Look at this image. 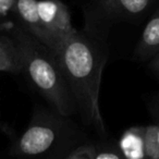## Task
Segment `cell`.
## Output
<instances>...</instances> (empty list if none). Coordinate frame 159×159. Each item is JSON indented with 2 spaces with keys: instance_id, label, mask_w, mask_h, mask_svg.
<instances>
[{
  "instance_id": "6da1fadb",
  "label": "cell",
  "mask_w": 159,
  "mask_h": 159,
  "mask_svg": "<svg viewBox=\"0 0 159 159\" xmlns=\"http://www.w3.org/2000/svg\"><path fill=\"white\" fill-rule=\"evenodd\" d=\"M107 55L105 42L91 31L77 32L57 53L77 115L100 135H106L99 94Z\"/></svg>"
},
{
  "instance_id": "7a4b0ae2",
  "label": "cell",
  "mask_w": 159,
  "mask_h": 159,
  "mask_svg": "<svg viewBox=\"0 0 159 159\" xmlns=\"http://www.w3.org/2000/svg\"><path fill=\"white\" fill-rule=\"evenodd\" d=\"M87 142L85 131L71 118L52 109L38 108L14 143L12 155L21 159H66Z\"/></svg>"
},
{
  "instance_id": "3957f363",
  "label": "cell",
  "mask_w": 159,
  "mask_h": 159,
  "mask_svg": "<svg viewBox=\"0 0 159 159\" xmlns=\"http://www.w3.org/2000/svg\"><path fill=\"white\" fill-rule=\"evenodd\" d=\"M13 39L21 53L23 72L26 73L51 109L64 117L71 118L77 115L74 99L57 55L23 29L16 32Z\"/></svg>"
},
{
  "instance_id": "277c9868",
  "label": "cell",
  "mask_w": 159,
  "mask_h": 159,
  "mask_svg": "<svg viewBox=\"0 0 159 159\" xmlns=\"http://www.w3.org/2000/svg\"><path fill=\"white\" fill-rule=\"evenodd\" d=\"M42 24L49 39V49L57 55L63 44L77 33L69 7L61 0H37Z\"/></svg>"
},
{
  "instance_id": "5b68a950",
  "label": "cell",
  "mask_w": 159,
  "mask_h": 159,
  "mask_svg": "<svg viewBox=\"0 0 159 159\" xmlns=\"http://www.w3.org/2000/svg\"><path fill=\"white\" fill-rule=\"evenodd\" d=\"M22 29L49 49V39L42 24L37 9V0H16L14 12Z\"/></svg>"
},
{
  "instance_id": "8992f818",
  "label": "cell",
  "mask_w": 159,
  "mask_h": 159,
  "mask_svg": "<svg viewBox=\"0 0 159 159\" xmlns=\"http://www.w3.org/2000/svg\"><path fill=\"white\" fill-rule=\"evenodd\" d=\"M155 0H97L98 8L112 18H139L148 11Z\"/></svg>"
},
{
  "instance_id": "52a82bcc",
  "label": "cell",
  "mask_w": 159,
  "mask_h": 159,
  "mask_svg": "<svg viewBox=\"0 0 159 159\" xmlns=\"http://www.w3.org/2000/svg\"><path fill=\"white\" fill-rule=\"evenodd\" d=\"M159 53V8L150 16L144 27L142 35L134 49V55L139 59L152 60Z\"/></svg>"
},
{
  "instance_id": "ba28073f",
  "label": "cell",
  "mask_w": 159,
  "mask_h": 159,
  "mask_svg": "<svg viewBox=\"0 0 159 159\" xmlns=\"http://www.w3.org/2000/svg\"><path fill=\"white\" fill-rule=\"evenodd\" d=\"M0 72H23L22 59L16 40L7 36H0Z\"/></svg>"
},
{
  "instance_id": "9c48e42d",
  "label": "cell",
  "mask_w": 159,
  "mask_h": 159,
  "mask_svg": "<svg viewBox=\"0 0 159 159\" xmlns=\"http://www.w3.org/2000/svg\"><path fill=\"white\" fill-rule=\"evenodd\" d=\"M146 152L149 159H159V124L146 125Z\"/></svg>"
},
{
  "instance_id": "30bf717a",
  "label": "cell",
  "mask_w": 159,
  "mask_h": 159,
  "mask_svg": "<svg viewBox=\"0 0 159 159\" xmlns=\"http://www.w3.org/2000/svg\"><path fill=\"white\" fill-rule=\"evenodd\" d=\"M94 152H95V144L87 142L71 152L66 159H94Z\"/></svg>"
},
{
  "instance_id": "8fae6325",
  "label": "cell",
  "mask_w": 159,
  "mask_h": 159,
  "mask_svg": "<svg viewBox=\"0 0 159 159\" xmlns=\"http://www.w3.org/2000/svg\"><path fill=\"white\" fill-rule=\"evenodd\" d=\"M94 159H123L117 146H99L95 144V152Z\"/></svg>"
},
{
  "instance_id": "7c38bea8",
  "label": "cell",
  "mask_w": 159,
  "mask_h": 159,
  "mask_svg": "<svg viewBox=\"0 0 159 159\" xmlns=\"http://www.w3.org/2000/svg\"><path fill=\"white\" fill-rule=\"evenodd\" d=\"M148 110H149V113L152 119H154L155 123L159 124V94L155 95L149 100V102H148Z\"/></svg>"
},
{
  "instance_id": "4fadbf2b",
  "label": "cell",
  "mask_w": 159,
  "mask_h": 159,
  "mask_svg": "<svg viewBox=\"0 0 159 159\" xmlns=\"http://www.w3.org/2000/svg\"><path fill=\"white\" fill-rule=\"evenodd\" d=\"M16 0H0V19L13 13Z\"/></svg>"
},
{
  "instance_id": "5bb4252c",
  "label": "cell",
  "mask_w": 159,
  "mask_h": 159,
  "mask_svg": "<svg viewBox=\"0 0 159 159\" xmlns=\"http://www.w3.org/2000/svg\"><path fill=\"white\" fill-rule=\"evenodd\" d=\"M156 66H159V53L157 56H155L152 60H149V68L154 69Z\"/></svg>"
},
{
  "instance_id": "9a60e30c",
  "label": "cell",
  "mask_w": 159,
  "mask_h": 159,
  "mask_svg": "<svg viewBox=\"0 0 159 159\" xmlns=\"http://www.w3.org/2000/svg\"><path fill=\"white\" fill-rule=\"evenodd\" d=\"M152 71H154L155 73H157V74L159 75V66H156V68H154V69H152Z\"/></svg>"
},
{
  "instance_id": "2e32d148",
  "label": "cell",
  "mask_w": 159,
  "mask_h": 159,
  "mask_svg": "<svg viewBox=\"0 0 159 159\" xmlns=\"http://www.w3.org/2000/svg\"><path fill=\"white\" fill-rule=\"evenodd\" d=\"M95 1H97V0H95Z\"/></svg>"
}]
</instances>
